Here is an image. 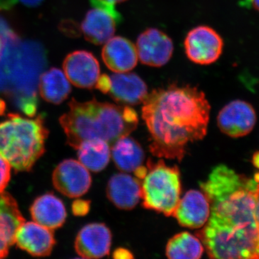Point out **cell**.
<instances>
[{
  "label": "cell",
  "instance_id": "603a6c76",
  "mask_svg": "<svg viewBox=\"0 0 259 259\" xmlns=\"http://www.w3.org/2000/svg\"><path fill=\"white\" fill-rule=\"evenodd\" d=\"M204 250L203 243L198 237L188 232H182L168 240L166 247L167 258L199 259Z\"/></svg>",
  "mask_w": 259,
  "mask_h": 259
},
{
  "label": "cell",
  "instance_id": "3957f363",
  "mask_svg": "<svg viewBox=\"0 0 259 259\" xmlns=\"http://www.w3.org/2000/svg\"><path fill=\"white\" fill-rule=\"evenodd\" d=\"M69 111L59 118L66 136V143L77 149L87 140L100 139L110 146L117 140L129 136L139 124L138 114L127 105L109 102H80L72 99Z\"/></svg>",
  "mask_w": 259,
  "mask_h": 259
},
{
  "label": "cell",
  "instance_id": "7a4b0ae2",
  "mask_svg": "<svg viewBox=\"0 0 259 259\" xmlns=\"http://www.w3.org/2000/svg\"><path fill=\"white\" fill-rule=\"evenodd\" d=\"M143 103L142 117L153 156L182 161L188 145L205 137L211 107L196 87L171 84L156 89Z\"/></svg>",
  "mask_w": 259,
  "mask_h": 259
},
{
  "label": "cell",
  "instance_id": "cb8c5ba5",
  "mask_svg": "<svg viewBox=\"0 0 259 259\" xmlns=\"http://www.w3.org/2000/svg\"><path fill=\"white\" fill-rule=\"evenodd\" d=\"M11 166L0 156V194L5 192L11 179Z\"/></svg>",
  "mask_w": 259,
  "mask_h": 259
},
{
  "label": "cell",
  "instance_id": "484cf974",
  "mask_svg": "<svg viewBox=\"0 0 259 259\" xmlns=\"http://www.w3.org/2000/svg\"><path fill=\"white\" fill-rule=\"evenodd\" d=\"M95 88L100 90L101 93L107 94L110 88V78L107 74L100 75L97 80Z\"/></svg>",
  "mask_w": 259,
  "mask_h": 259
},
{
  "label": "cell",
  "instance_id": "277c9868",
  "mask_svg": "<svg viewBox=\"0 0 259 259\" xmlns=\"http://www.w3.org/2000/svg\"><path fill=\"white\" fill-rule=\"evenodd\" d=\"M0 122V156L15 171H30L44 153L49 130L42 115L27 118L8 114Z\"/></svg>",
  "mask_w": 259,
  "mask_h": 259
},
{
  "label": "cell",
  "instance_id": "7c38bea8",
  "mask_svg": "<svg viewBox=\"0 0 259 259\" xmlns=\"http://www.w3.org/2000/svg\"><path fill=\"white\" fill-rule=\"evenodd\" d=\"M112 233L104 223H94L83 226L76 236V253L83 258H100L110 253Z\"/></svg>",
  "mask_w": 259,
  "mask_h": 259
},
{
  "label": "cell",
  "instance_id": "8992f818",
  "mask_svg": "<svg viewBox=\"0 0 259 259\" xmlns=\"http://www.w3.org/2000/svg\"><path fill=\"white\" fill-rule=\"evenodd\" d=\"M93 9L89 10L81 23V32L88 41L102 45L114 36L120 13L114 3L106 0H90Z\"/></svg>",
  "mask_w": 259,
  "mask_h": 259
},
{
  "label": "cell",
  "instance_id": "9c48e42d",
  "mask_svg": "<svg viewBox=\"0 0 259 259\" xmlns=\"http://www.w3.org/2000/svg\"><path fill=\"white\" fill-rule=\"evenodd\" d=\"M136 48L140 61L152 67L164 66L173 55L171 39L157 28H148L140 34Z\"/></svg>",
  "mask_w": 259,
  "mask_h": 259
},
{
  "label": "cell",
  "instance_id": "9a60e30c",
  "mask_svg": "<svg viewBox=\"0 0 259 259\" xmlns=\"http://www.w3.org/2000/svg\"><path fill=\"white\" fill-rule=\"evenodd\" d=\"M25 222L17 201L8 192L0 194V258L9 254L18 228Z\"/></svg>",
  "mask_w": 259,
  "mask_h": 259
},
{
  "label": "cell",
  "instance_id": "5bb4252c",
  "mask_svg": "<svg viewBox=\"0 0 259 259\" xmlns=\"http://www.w3.org/2000/svg\"><path fill=\"white\" fill-rule=\"evenodd\" d=\"M52 231L35 222H24L17 231L15 243L33 256H49L56 243Z\"/></svg>",
  "mask_w": 259,
  "mask_h": 259
},
{
  "label": "cell",
  "instance_id": "ba28073f",
  "mask_svg": "<svg viewBox=\"0 0 259 259\" xmlns=\"http://www.w3.org/2000/svg\"><path fill=\"white\" fill-rule=\"evenodd\" d=\"M54 187L69 198H78L87 193L92 185L90 171L79 161L66 159L61 161L53 172Z\"/></svg>",
  "mask_w": 259,
  "mask_h": 259
},
{
  "label": "cell",
  "instance_id": "836d02e7",
  "mask_svg": "<svg viewBox=\"0 0 259 259\" xmlns=\"http://www.w3.org/2000/svg\"><path fill=\"white\" fill-rule=\"evenodd\" d=\"M106 1L114 3V4H117V3H123V2L127 1V0H106Z\"/></svg>",
  "mask_w": 259,
  "mask_h": 259
},
{
  "label": "cell",
  "instance_id": "ffe728a7",
  "mask_svg": "<svg viewBox=\"0 0 259 259\" xmlns=\"http://www.w3.org/2000/svg\"><path fill=\"white\" fill-rule=\"evenodd\" d=\"M111 156L116 167L122 172H133L142 166L144 149L137 141L129 136L121 138L111 146Z\"/></svg>",
  "mask_w": 259,
  "mask_h": 259
},
{
  "label": "cell",
  "instance_id": "6da1fadb",
  "mask_svg": "<svg viewBox=\"0 0 259 259\" xmlns=\"http://www.w3.org/2000/svg\"><path fill=\"white\" fill-rule=\"evenodd\" d=\"M255 179L238 175L226 165L214 167L202 192L210 215L199 232L209 258H259V233L254 217Z\"/></svg>",
  "mask_w": 259,
  "mask_h": 259
},
{
  "label": "cell",
  "instance_id": "2e32d148",
  "mask_svg": "<svg viewBox=\"0 0 259 259\" xmlns=\"http://www.w3.org/2000/svg\"><path fill=\"white\" fill-rule=\"evenodd\" d=\"M110 78V88L107 94L121 105H139L147 97V85L139 75L135 73H115Z\"/></svg>",
  "mask_w": 259,
  "mask_h": 259
},
{
  "label": "cell",
  "instance_id": "d6986e66",
  "mask_svg": "<svg viewBox=\"0 0 259 259\" xmlns=\"http://www.w3.org/2000/svg\"><path fill=\"white\" fill-rule=\"evenodd\" d=\"M30 212L34 222L53 231L64 226L67 217L64 202L51 192L37 197L30 206Z\"/></svg>",
  "mask_w": 259,
  "mask_h": 259
},
{
  "label": "cell",
  "instance_id": "d6a6232c",
  "mask_svg": "<svg viewBox=\"0 0 259 259\" xmlns=\"http://www.w3.org/2000/svg\"><path fill=\"white\" fill-rule=\"evenodd\" d=\"M3 49H4V41H3V37L0 36V59L3 55Z\"/></svg>",
  "mask_w": 259,
  "mask_h": 259
},
{
  "label": "cell",
  "instance_id": "30bf717a",
  "mask_svg": "<svg viewBox=\"0 0 259 259\" xmlns=\"http://www.w3.org/2000/svg\"><path fill=\"white\" fill-rule=\"evenodd\" d=\"M218 125L223 134L231 138H240L251 132L256 122V113L250 104L233 100L220 111Z\"/></svg>",
  "mask_w": 259,
  "mask_h": 259
},
{
  "label": "cell",
  "instance_id": "ac0fdd59",
  "mask_svg": "<svg viewBox=\"0 0 259 259\" xmlns=\"http://www.w3.org/2000/svg\"><path fill=\"white\" fill-rule=\"evenodd\" d=\"M107 196L117 208L134 209L141 199V182L125 172L115 174L107 183Z\"/></svg>",
  "mask_w": 259,
  "mask_h": 259
},
{
  "label": "cell",
  "instance_id": "f546056e",
  "mask_svg": "<svg viewBox=\"0 0 259 259\" xmlns=\"http://www.w3.org/2000/svg\"><path fill=\"white\" fill-rule=\"evenodd\" d=\"M16 3V0H0V9H9Z\"/></svg>",
  "mask_w": 259,
  "mask_h": 259
},
{
  "label": "cell",
  "instance_id": "4dcf8cb0",
  "mask_svg": "<svg viewBox=\"0 0 259 259\" xmlns=\"http://www.w3.org/2000/svg\"><path fill=\"white\" fill-rule=\"evenodd\" d=\"M252 163H253V166L259 168V151L253 154V158H252Z\"/></svg>",
  "mask_w": 259,
  "mask_h": 259
},
{
  "label": "cell",
  "instance_id": "f1b7e54d",
  "mask_svg": "<svg viewBox=\"0 0 259 259\" xmlns=\"http://www.w3.org/2000/svg\"><path fill=\"white\" fill-rule=\"evenodd\" d=\"M242 6L253 8L259 13V0H242Z\"/></svg>",
  "mask_w": 259,
  "mask_h": 259
},
{
  "label": "cell",
  "instance_id": "4fadbf2b",
  "mask_svg": "<svg viewBox=\"0 0 259 259\" xmlns=\"http://www.w3.org/2000/svg\"><path fill=\"white\" fill-rule=\"evenodd\" d=\"M210 215V204L206 194L191 190L180 199L172 216L181 226L198 229L202 228Z\"/></svg>",
  "mask_w": 259,
  "mask_h": 259
},
{
  "label": "cell",
  "instance_id": "d4e9b609",
  "mask_svg": "<svg viewBox=\"0 0 259 259\" xmlns=\"http://www.w3.org/2000/svg\"><path fill=\"white\" fill-rule=\"evenodd\" d=\"M90 201L83 199H76L71 205L73 214L76 216H84L90 209Z\"/></svg>",
  "mask_w": 259,
  "mask_h": 259
},
{
  "label": "cell",
  "instance_id": "4316f807",
  "mask_svg": "<svg viewBox=\"0 0 259 259\" xmlns=\"http://www.w3.org/2000/svg\"><path fill=\"white\" fill-rule=\"evenodd\" d=\"M255 207L254 217L255 224H256L257 230L259 233V182H257L256 187H255Z\"/></svg>",
  "mask_w": 259,
  "mask_h": 259
},
{
  "label": "cell",
  "instance_id": "7402d4cb",
  "mask_svg": "<svg viewBox=\"0 0 259 259\" xmlns=\"http://www.w3.org/2000/svg\"><path fill=\"white\" fill-rule=\"evenodd\" d=\"M39 90L44 100L49 103L59 105L69 96L71 87L62 71L52 68L40 76Z\"/></svg>",
  "mask_w": 259,
  "mask_h": 259
},
{
  "label": "cell",
  "instance_id": "8fae6325",
  "mask_svg": "<svg viewBox=\"0 0 259 259\" xmlns=\"http://www.w3.org/2000/svg\"><path fill=\"white\" fill-rule=\"evenodd\" d=\"M63 68L67 79L79 88H95L100 76L99 61L92 53L87 51H76L68 54Z\"/></svg>",
  "mask_w": 259,
  "mask_h": 259
},
{
  "label": "cell",
  "instance_id": "1f68e13d",
  "mask_svg": "<svg viewBox=\"0 0 259 259\" xmlns=\"http://www.w3.org/2000/svg\"><path fill=\"white\" fill-rule=\"evenodd\" d=\"M5 110H6V103L4 100L0 99V115H4Z\"/></svg>",
  "mask_w": 259,
  "mask_h": 259
},
{
  "label": "cell",
  "instance_id": "44dd1931",
  "mask_svg": "<svg viewBox=\"0 0 259 259\" xmlns=\"http://www.w3.org/2000/svg\"><path fill=\"white\" fill-rule=\"evenodd\" d=\"M76 150L80 163L95 173L105 169L111 157V146L102 139L87 140Z\"/></svg>",
  "mask_w": 259,
  "mask_h": 259
},
{
  "label": "cell",
  "instance_id": "5b68a950",
  "mask_svg": "<svg viewBox=\"0 0 259 259\" xmlns=\"http://www.w3.org/2000/svg\"><path fill=\"white\" fill-rule=\"evenodd\" d=\"M147 171L141 182V199L146 209L172 216L180 200L182 184L178 166H167L163 160L147 162Z\"/></svg>",
  "mask_w": 259,
  "mask_h": 259
},
{
  "label": "cell",
  "instance_id": "83f0119b",
  "mask_svg": "<svg viewBox=\"0 0 259 259\" xmlns=\"http://www.w3.org/2000/svg\"><path fill=\"white\" fill-rule=\"evenodd\" d=\"M113 257L115 258H134V255L128 250L118 248L114 252Z\"/></svg>",
  "mask_w": 259,
  "mask_h": 259
},
{
  "label": "cell",
  "instance_id": "52a82bcc",
  "mask_svg": "<svg viewBox=\"0 0 259 259\" xmlns=\"http://www.w3.org/2000/svg\"><path fill=\"white\" fill-rule=\"evenodd\" d=\"M186 55L192 62L209 65L216 62L222 54L224 42L214 29L200 25L191 30L185 40Z\"/></svg>",
  "mask_w": 259,
  "mask_h": 259
},
{
  "label": "cell",
  "instance_id": "e0dca14e",
  "mask_svg": "<svg viewBox=\"0 0 259 259\" xmlns=\"http://www.w3.org/2000/svg\"><path fill=\"white\" fill-rule=\"evenodd\" d=\"M102 58L107 67L115 73L128 72L136 67L139 59L136 46L120 36H113L105 42Z\"/></svg>",
  "mask_w": 259,
  "mask_h": 259
}]
</instances>
